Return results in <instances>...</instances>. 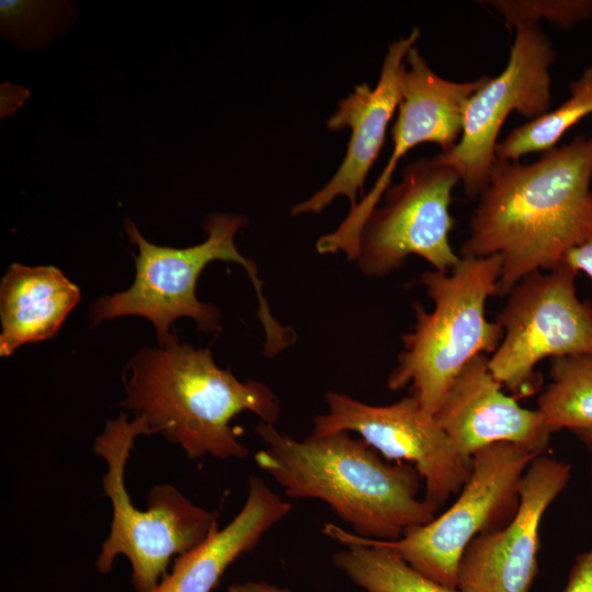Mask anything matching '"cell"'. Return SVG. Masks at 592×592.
I'll use <instances>...</instances> for the list:
<instances>
[{
  "label": "cell",
  "mask_w": 592,
  "mask_h": 592,
  "mask_svg": "<svg viewBox=\"0 0 592 592\" xmlns=\"http://www.w3.org/2000/svg\"><path fill=\"white\" fill-rule=\"evenodd\" d=\"M227 592H293L289 589L281 588L265 581H246L231 584Z\"/></svg>",
  "instance_id": "25"
},
{
  "label": "cell",
  "mask_w": 592,
  "mask_h": 592,
  "mask_svg": "<svg viewBox=\"0 0 592 592\" xmlns=\"http://www.w3.org/2000/svg\"><path fill=\"white\" fill-rule=\"evenodd\" d=\"M479 354L468 362L449 386L434 417L467 460L497 443H510L537 455L545 454L551 432L536 410L523 408L515 396L502 391Z\"/></svg>",
  "instance_id": "15"
},
{
  "label": "cell",
  "mask_w": 592,
  "mask_h": 592,
  "mask_svg": "<svg viewBox=\"0 0 592 592\" xmlns=\"http://www.w3.org/2000/svg\"><path fill=\"white\" fill-rule=\"evenodd\" d=\"M501 266L500 254L462 257L448 272L422 274L433 309L412 305L415 323L401 337L403 350L387 378L390 390L410 385L422 408L434 415L465 365L496 351L504 331L486 318V303L498 295Z\"/></svg>",
  "instance_id": "5"
},
{
  "label": "cell",
  "mask_w": 592,
  "mask_h": 592,
  "mask_svg": "<svg viewBox=\"0 0 592 592\" xmlns=\"http://www.w3.org/2000/svg\"><path fill=\"white\" fill-rule=\"evenodd\" d=\"M509 29L539 25L542 20L569 30L592 18V0H488Z\"/></svg>",
  "instance_id": "21"
},
{
  "label": "cell",
  "mask_w": 592,
  "mask_h": 592,
  "mask_svg": "<svg viewBox=\"0 0 592 592\" xmlns=\"http://www.w3.org/2000/svg\"><path fill=\"white\" fill-rule=\"evenodd\" d=\"M59 2L1 0L0 16L2 31L19 36L42 38L48 35L53 15Z\"/></svg>",
  "instance_id": "22"
},
{
  "label": "cell",
  "mask_w": 592,
  "mask_h": 592,
  "mask_svg": "<svg viewBox=\"0 0 592 592\" xmlns=\"http://www.w3.org/2000/svg\"><path fill=\"white\" fill-rule=\"evenodd\" d=\"M255 432L264 447L254 460L286 496L326 502L357 536L396 540L436 516L418 498L414 466L390 463L360 436L341 431L300 441L264 422Z\"/></svg>",
  "instance_id": "2"
},
{
  "label": "cell",
  "mask_w": 592,
  "mask_h": 592,
  "mask_svg": "<svg viewBox=\"0 0 592 592\" xmlns=\"http://www.w3.org/2000/svg\"><path fill=\"white\" fill-rule=\"evenodd\" d=\"M562 592H592V548L577 556Z\"/></svg>",
  "instance_id": "23"
},
{
  "label": "cell",
  "mask_w": 592,
  "mask_h": 592,
  "mask_svg": "<svg viewBox=\"0 0 592 592\" xmlns=\"http://www.w3.org/2000/svg\"><path fill=\"white\" fill-rule=\"evenodd\" d=\"M459 182L456 170L432 158L408 163L361 229L354 261L362 274L386 276L401 269L409 255L422 258L433 270L451 271L462 258L449 241L455 223L452 192Z\"/></svg>",
  "instance_id": "9"
},
{
  "label": "cell",
  "mask_w": 592,
  "mask_h": 592,
  "mask_svg": "<svg viewBox=\"0 0 592 592\" xmlns=\"http://www.w3.org/2000/svg\"><path fill=\"white\" fill-rule=\"evenodd\" d=\"M573 433L592 454V428L576 430Z\"/></svg>",
  "instance_id": "26"
},
{
  "label": "cell",
  "mask_w": 592,
  "mask_h": 592,
  "mask_svg": "<svg viewBox=\"0 0 592 592\" xmlns=\"http://www.w3.org/2000/svg\"><path fill=\"white\" fill-rule=\"evenodd\" d=\"M247 225L244 215L213 213L202 223L207 235L203 242L173 248L148 241L136 224L125 217L126 237L138 250L134 257V282L127 289L101 296L91 304L88 310L90 327L123 316H140L152 323L158 344L170 338L179 318H191L200 331L216 332L220 329L219 310L197 298V280L213 261L235 262L243 266L257 294L258 317L265 334L264 354L275 356L295 342L296 333L272 316L263 296L258 266L236 246L238 231Z\"/></svg>",
  "instance_id": "4"
},
{
  "label": "cell",
  "mask_w": 592,
  "mask_h": 592,
  "mask_svg": "<svg viewBox=\"0 0 592 592\" xmlns=\"http://www.w3.org/2000/svg\"><path fill=\"white\" fill-rule=\"evenodd\" d=\"M556 52L539 25L515 30L504 69L469 98L457 144L432 159L457 171L467 196L485 190L497 161L500 129L512 112L534 119L549 110Z\"/></svg>",
  "instance_id": "10"
},
{
  "label": "cell",
  "mask_w": 592,
  "mask_h": 592,
  "mask_svg": "<svg viewBox=\"0 0 592 592\" xmlns=\"http://www.w3.org/2000/svg\"><path fill=\"white\" fill-rule=\"evenodd\" d=\"M124 409L144 418L152 434H162L189 458H244L248 448L230 421L253 412L275 425L280 401L262 382L239 380L220 368L210 349L183 342L173 332L158 346H143L126 363Z\"/></svg>",
  "instance_id": "3"
},
{
  "label": "cell",
  "mask_w": 592,
  "mask_h": 592,
  "mask_svg": "<svg viewBox=\"0 0 592 592\" xmlns=\"http://www.w3.org/2000/svg\"><path fill=\"white\" fill-rule=\"evenodd\" d=\"M592 136L579 135L532 163L499 160L469 220L460 257L500 254L498 295L561 265L592 236Z\"/></svg>",
  "instance_id": "1"
},
{
  "label": "cell",
  "mask_w": 592,
  "mask_h": 592,
  "mask_svg": "<svg viewBox=\"0 0 592 592\" xmlns=\"http://www.w3.org/2000/svg\"><path fill=\"white\" fill-rule=\"evenodd\" d=\"M292 509V503L278 497L261 477L251 475L238 514L198 546L178 556L171 571L149 592H212L226 569L242 554L252 551Z\"/></svg>",
  "instance_id": "16"
},
{
  "label": "cell",
  "mask_w": 592,
  "mask_h": 592,
  "mask_svg": "<svg viewBox=\"0 0 592 592\" xmlns=\"http://www.w3.org/2000/svg\"><path fill=\"white\" fill-rule=\"evenodd\" d=\"M591 480H592V466H591Z\"/></svg>",
  "instance_id": "27"
},
{
  "label": "cell",
  "mask_w": 592,
  "mask_h": 592,
  "mask_svg": "<svg viewBox=\"0 0 592 592\" xmlns=\"http://www.w3.org/2000/svg\"><path fill=\"white\" fill-rule=\"evenodd\" d=\"M326 402L328 411L315 417L310 435L355 432L387 460L411 464L424 480L423 499L436 511L468 480L471 462L412 394L388 406H372L328 391Z\"/></svg>",
  "instance_id": "11"
},
{
  "label": "cell",
  "mask_w": 592,
  "mask_h": 592,
  "mask_svg": "<svg viewBox=\"0 0 592 592\" xmlns=\"http://www.w3.org/2000/svg\"><path fill=\"white\" fill-rule=\"evenodd\" d=\"M406 65L403 95L391 130L392 150L387 163L339 227L318 239L316 248L321 254L343 252L349 261L354 260L361 229L391 185L398 162L425 143L439 145L441 152L451 150L462 135L467 101L489 78L462 82L442 78L415 46L408 53Z\"/></svg>",
  "instance_id": "12"
},
{
  "label": "cell",
  "mask_w": 592,
  "mask_h": 592,
  "mask_svg": "<svg viewBox=\"0 0 592 592\" xmlns=\"http://www.w3.org/2000/svg\"><path fill=\"white\" fill-rule=\"evenodd\" d=\"M570 478L569 464L538 455L522 477L512 520L478 535L465 549L457 588L463 592H530L538 572L540 522Z\"/></svg>",
  "instance_id": "13"
},
{
  "label": "cell",
  "mask_w": 592,
  "mask_h": 592,
  "mask_svg": "<svg viewBox=\"0 0 592 592\" xmlns=\"http://www.w3.org/2000/svg\"><path fill=\"white\" fill-rule=\"evenodd\" d=\"M537 456L510 443L487 446L471 457L468 480L442 514L396 540L362 538L391 549L428 578L457 588L465 549L478 535L512 520L519 508L522 477Z\"/></svg>",
  "instance_id": "7"
},
{
  "label": "cell",
  "mask_w": 592,
  "mask_h": 592,
  "mask_svg": "<svg viewBox=\"0 0 592 592\" xmlns=\"http://www.w3.org/2000/svg\"><path fill=\"white\" fill-rule=\"evenodd\" d=\"M322 532L346 546L333 555L332 562L366 592H463L428 578L391 549L368 543L333 523H327Z\"/></svg>",
  "instance_id": "18"
},
{
  "label": "cell",
  "mask_w": 592,
  "mask_h": 592,
  "mask_svg": "<svg viewBox=\"0 0 592 592\" xmlns=\"http://www.w3.org/2000/svg\"><path fill=\"white\" fill-rule=\"evenodd\" d=\"M140 435H151L146 420L139 415L129 420L121 412L106 420L94 440V454L106 463L102 487L113 511L95 567L109 573L115 558L123 555L130 562L136 592H149L168 573L171 558L192 550L218 528L219 513L194 504L169 483L152 487L147 510H138L125 486V469Z\"/></svg>",
  "instance_id": "6"
},
{
  "label": "cell",
  "mask_w": 592,
  "mask_h": 592,
  "mask_svg": "<svg viewBox=\"0 0 592 592\" xmlns=\"http://www.w3.org/2000/svg\"><path fill=\"white\" fill-rule=\"evenodd\" d=\"M577 274L563 264L536 271L508 293L496 319L504 335L489 357V368L512 394L536 391L535 367L544 358L592 354V307L577 295Z\"/></svg>",
  "instance_id": "8"
},
{
  "label": "cell",
  "mask_w": 592,
  "mask_h": 592,
  "mask_svg": "<svg viewBox=\"0 0 592 592\" xmlns=\"http://www.w3.org/2000/svg\"><path fill=\"white\" fill-rule=\"evenodd\" d=\"M420 35V29L414 27L407 36L388 45L375 88L363 82L339 100L326 124L330 130H351L344 158L323 187L292 207V216L319 214L340 196L349 198L351 209L358 203V194L364 196L366 178L402 101L406 57Z\"/></svg>",
  "instance_id": "14"
},
{
  "label": "cell",
  "mask_w": 592,
  "mask_h": 592,
  "mask_svg": "<svg viewBox=\"0 0 592 592\" xmlns=\"http://www.w3.org/2000/svg\"><path fill=\"white\" fill-rule=\"evenodd\" d=\"M574 272H583L592 280V236L582 244L571 249L562 263Z\"/></svg>",
  "instance_id": "24"
},
{
  "label": "cell",
  "mask_w": 592,
  "mask_h": 592,
  "mask_svg": "<svg viewBox=\"0 0 592 592\" xmlns=\"http://www.w3.org/2000/svg\"><path fill=\"white\" fill-rule=\"evenodd\" d=\"M569 90L570 96L561 105L515 127L499 141L497 159L515 161L530 153L546 152L557 147L567 130L591 114L592 65L570 83Z\"/></svg>",
  "instance_id": "20"
},
{
  "label": "cell",
  "mask_w": 592,
  "mask_h": 592,
  "mask_svg": "<svg viewBox=\"0 0 592 592\" xmlns=\"http://www.w3.org/2000/svg\"><path fill=\"white\" fill-rule=\"evenodd\" d=\"M549 375L537 411L550 432L592 428V354L551 358Z\"/></svg>",
  "instance_id": "19"
},
{
  "label": "cell",
  "mask_w": 592,
  "mask_h": 592,
  "mask_svg": "<svg viewBox=\"0 0 592 592\" xmlns=\"http://www.w3.org/2000/svg\"><path fill=\"white\" fill-rule=\"evenodd\" d=\"M81 293L58 267L12 263L0 283V356L54 338Z\"/></svg>",
  "instance_id": "17"
}]
</instances>
